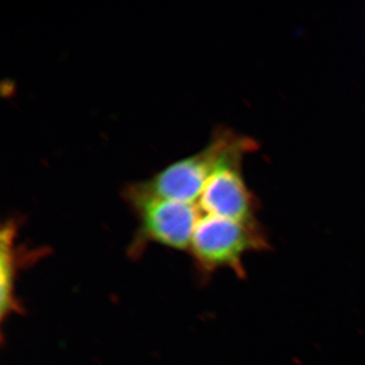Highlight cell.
Wrapping results in <instances>:
<instances>
[{
  "instance_id": "1",
  "label": "cell",
  "mask_w": 365,
  "mask_h": 365,
  "mask_svg": "<svg viewBox=\"0 0 365 365\" xmlns=\"http://www.w3.org/2000/svg\"><path fill=\"white\" fill-rule=\"evenodd\" d=\"M266 247L267 242L255 225L205 215L197 222L189 251L203 272L227 268L242 276L244 257Z\"/></svg>"
},
{
  "instance_id": "2",
  "label": "cell",
  "mask_w": 365,
  "mask_h": 365,
  "mask_svg": "<svg viewBox=\"0 0 365 365\" xmlns=\"http://www.w3.org/2000/svg\"><path fill=\"white\" fill-rule=\"evenodd\" d=\"M124 195L139 222L137 250L145 242H155L180 251L190 249L200 218L194 204L150 195L135 185L128 187Z\"/></svg>"
},
{
  "instance_id": "4",
  "label": "cell",
  "mask_w": 365,
  "mask_h": 365,
  "mask_svg": "<svg viewBox=\"0 0 365 365\" xmlns=\"http://www.w3.org/2000/svg\"><path fill=\"white\" fill-rule=\"evenodd\" d=\"M255 146L251 139L239 137L225 153L198 201L205 215L255 225L251 194L241 174L242 157Z\"/></svg>"
},
{
  "instance_id": "3",
  "label": "cell",
  "mask_w": 365,
  "mask_h": 365,
  "mask_svg": "<svg viewBox=\"0 0 365 365\" xmlns=\"http://www.w3.org/2000/svg\"><path fill=\"white\" fill-rule=\"evenodd\" d=\"M235 137L232 132L220 131L200 153L170 163L150 179L134 185L150 195L194 204Z\"/></svg>"
},
{
  "instance_id": "5",
  "label": "cell",
  "mask_w": 365,
  "mask_h": 365,
  "mask_svg": "<svg viewBox=\"0 0 365 365\" xmlns=\"http://www.w3.org/2000/svg\"><path fill=\"white\" fill-rule=\"evenodd\" d=\"M16 237V225L11 222H7L0 235V312L2 321L20 309L16 297L19 256Z\"/></svg>"
}]
</instances>
